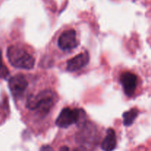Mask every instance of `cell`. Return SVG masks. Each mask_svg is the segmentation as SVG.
<instances>
[{
  "label": "cell",
  "instance_id": "obj_1",
  "mask_svg": "<svg viewBox=\"0 0 151 151\" xmlns=\"http://www.w3.org/2000/svg\"><path fill=\"white\" fill-rule=\"evenodd\" d=\"M58 101V96L53 90L47 89L32 95L27 101V107L34 110L40 116H45L50 112Z\"/></svg>",
  "mask_w": 151,
  "mask_h": 151
},
{
  "label": "cell",
  "instance_id": "obj_2",
  "mask_svg": "<svg viewBox=\"0 0 151 151\" xmlns=\"http://www.w3.org/2000/svg\"><path fill=\"white\" fill-rule=\"evenodd\" d=\"M7 57L10 65L19 69L30 70L35 65L33 56L22 46H10L7 50Z\"/></svg>",
  "mask_w": 151,
  "mask_h": 151
},
{
  "label": "cell",
  "instance_id": "obj_3",
  "mask_svg": "<svg viewBox=\"0 0 151 151\" xmlns=\"http://www.w3.org/2000/svg\"><path fill=\"white\" fill-rule=\"evenodd\" d=\"M84 115L85 113L83 110L65 107L60 111L55 121V124L59 127L67 128L72 124L80 122Z\"/></svg>",
  "mask_w": 151,
  "mask_h": 151
},
{
  "label": "cell",
  "instance_id": "obj_4",
  "mask_svg": "<svg viewBox=\"0 0 151 151\" xmlns=\"http://www.w3.org/2000/svg\"><path fill=\"white\" fill-rule=\"evenodd\" d=\"M58 47L64 51L76 48L79 44V41L77 38V34L75 30H67L62 33L58 38Z\"/></svg>",
  "mask_w": 151,
  "mask_h": 151
},
{
  "label": "cell",
  "instance_id": "obj_5",
  "mask_svg": "<svg viewBox=\"0 0 151 151\" xmlns=\"http://www.w3.org/2000/svg\"><path fill=\"white\" fill-rule=\"evenodd\" d=\"M8 86L12 95L19 98L24 93L28 86V81L23 74H16L9 79Z\"/></svg>",
  "mask_w": 151,
  "mask_h": 151
},
{
  "label": "cell",
  "instance_id": "obj_6",
  "mask_svg": "<svg viewBox=\"0 0 151 151\" xmlns=\"http://www.w3.org/2000/svg\"><path fill=\"white\" fill-rule=\"evenodd\" d=\"M119 81L123 87L124 93H125V95L128 97L134 96L137 87V81H138L137 75L129 71H126L121 74Z\"/></svg>",
  "mask_w": 151,
  "mask_h": 151
},
{
  "label": "cell",
  "instance_id": "obj_7",
  "mask_svg": "<svg viewBox=\"0 0 151 151\" xmlns=\"http://www.w3.org/2000/svg\"><path fill=\"white\" fill-rule=\"evenodd\" d=\"M97 130L92 124H85L78 134V141L83 146L92 145L96 141Z\"/></svg>",
  "mask_w": 151,
  "mask_h": 151
},
{
  "label": "cell",
  "instance_id": "obj_8",
  "mask_svg": "<svg viewBox=\"0 0 151 151\" xmlns=\"http://www.w3.org/2000/svg\"><path fill=\"white\" fill-rule=\"evenodd\" d=\"M90 56L88 52L80 53L75 57L69 59L66 63V70L69 72H75L82 69L88 64Z\"/></svg>",
  "mask_w": 151,
  "mask_h": 151
},
{
  "label": "cell",
  "instance_id": "obj_9",
  "mask_svg": "<svg viewBox=\"0 0 151 151\" xmlns=\"http://www.w3.org/2000/svg\"><path fill=\"white\" fill-rule=\"evenodd\" d=\"M116 147V136L114 130L112 128L108 129L106 136L101 144L103 151H113Z\"/></svg>",
  "mask_w": 151,
  "mask_h": 151
},
{
  "label": "cell",
  "instance_id": "obj_10",
  "mask_svg": "<svg viewBox=\"0 0 151 151\" xmlns=\"http://www.w3.org/2000/svg\"><path fill=\"white\" fill-rule=\"evenodd\" d=\"M139 115V110L137 108H132L128 111L122 114V118H123V124L125 126H131L134 124V121Z\"/></svg>",
  "mask_w": 151,
  "mask_h": 151
},
{
  "label": "cell",
  "instance_id": "obj_11",
  "mask_svg": "<svg viewBox=\"0 0 151 151\" xmlns=\"http://www.w3.org/2000/svg\"><path fill=\"white\" fill-rule=\"evenodd\" d=\"M9 74L10 73H9L8 69L3 63L2 59H1V53L0 52V78H6L8 76Z\"/></svg>",
  "mask_w": 151,
  "mask_h": 151
},
{
  "label": "cell",
  "instance_id": "obj_12",
  "mask_svg": "<svg viewBox=\"0 0 151 151\" xmlns=\"http://www.w3.org/2000/svg\"><path fill=\"white\" fill-rule=\"evenodd\" d=\"M41 151H52V149L50 146H43L41 147Z\"/></svg>",
  "mask_w": 151,
  "mask_h": 151
},
{
  "label": "cell",
  "instance_id": "obj_13",
  "mask_svg": "<svg viewBox=\"0 0 151 151\" xmlns=\"http://www.w3.org/2000/svg\"><path fill=\"white\" fill-rule=\"evenodd\" d=\"M60 151H79V150H71L69 149V147H68L67 146H63L62 147H60Z\"/></svg>",
  "mask_w": 151,
  "mask_h": 151
}]
</instances>
